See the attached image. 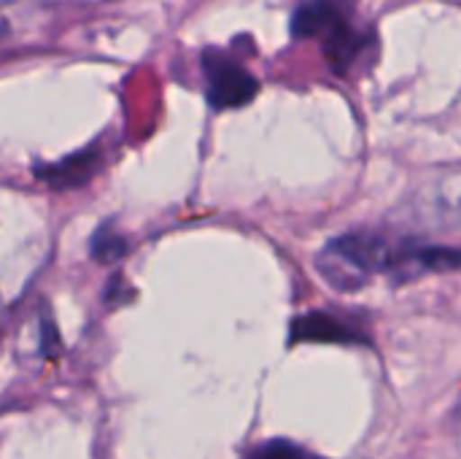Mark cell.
<instances>
[{"label": "cell", "mask_w": 461, "mask_h": 459, "mask_svg": "<svg viewBox=\"0 0 461 459\" xmlns=\"http://www.w3.org/2000/svg\"><path fill=\"white\" fill-rule=\"evenodd\" d=\"M24 19H30V14H24V3H19V0L0 3V43H5L8 38L22 35Z\"/></svg>", "instance_id": "9"}, {"label": "cell", "mask_w": 461, "mask_h": 459, "mask_svg": "<svg viewBox=\"0 0 461 459\" xmlns=\"http://www.w3.org/2000/svg\"><path fill=\"white\" fill-rule=\"evenodd\" d=\"M394 243L381 233L338 235L319 252L316 271L338 292L365 289L375 276H389Z\"/></svg>", "instance_id": "1"}, {"label": "cell", "mask_w": 461, "mask_h": 459, "mask_svg": "<svg viewBox=\"0 0 461 459\" xmlns=\"http://www.w3.org/2000/svg\"><path fill=\"white\" fill-rule=\"evenodd\" d=\"M456 268H461L459 249L405 238L394 243V257H392V268L386 279L392 284H411L416 279H424L432 273H448Z\"/></svg>", "instance_id": "4"}, {"label": "cell", "mask_w": 461, "mask_h": 459, "mask_svg": "<svg viewBox=\"0 0 461 459\" xmlns=\"http://www.w3.org/2000/svg\"><path fill=\"white\" fill-rule=\"evenodd\" d=\"M203 68H205V95L216 111L243 108L259 92V81L240 62L219 51H205Z\"/></svg>", "instance_id": "3"}, {"label": "cell", "mask_w": 461, "mask_h": 459, "mask_svg": "<svg viewBox=\"0 0 461 459\" xmlns=\"http://www.w3.org/2000/svg\"><path fill=\"white\" fill-rule=\"evenodd\" d=\"M127 252V238L113 227V225H103L95 235H92V257L100 262H113Z\"/></svg>", "instance_id": "8"}, {"label": "cell", "mask_w": 461, "mask_h": 459, "mask_svg": "<svg viewBox=\"0 0 461 459\" xmlns=\"http://www.w3.org/2000/svg\"><path fill=\"white\" fill-rule=\"evenodd\" d=\"M246 459H324L308 449H303L300 444H292L286 438H273V441H262L254 449L246 452Z\"/></svg>", "instance_id": "7"}, {"label": "cell", "mask_w": 461, "mask_h": 459, "mask_svg": "<svg viewBox=\"0 0 461 459\" xmlns=\"http://www.w3.org/2000/svg\"><path fill=\"white\" fill-rule=\"evenodd\" d=\"M357 344L362 341V333L351 325L343 322L340 317L332 314H305L292 322V344Z\"/></svg>", "instance_id": "5"}, {"label": "cell", "mask_w": 461, "mask_h": 459, "mask_svg": "<svg viewBox=\"0 0 461 459\" xmlns=\"http://www.w3.org/2000/svg\"><path fill=\"white\" fill-rule=\"evenodd\" d=\"M292 32L294 38L321 41V49L338 73H346L354 65L365 43L335 0H303L292 14Z\"/></svg>", "instance_id": "2"}, {"label": "cell", "mask_w": 461, "mask_h": 459, "mask_svg": "<svg viewBox=\"0 0 461 459\" xmlns=\"http://www.w3.org/2000/svg\"><path fill=\"white\" fill-rule=\"evenodd\" d=\"M97 165H100L97 151H81V154H73L51 168H41L38 173H41V179L51 181L54 187H76V184H84L86 179H92Z\"/></svg>", "instance_id": "6"}]
</instances>
